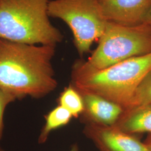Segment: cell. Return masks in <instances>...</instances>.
Instances as JSON below:
<instances>
[{
    "instance_id": "6da1fadb",
    "label": "cell",
    "mask_w": 151,
    "mask_h": 151,
    "mask_svg": "<svg viewBox=\"0 0 151 151\" xmlns=\"http://www.w3.org/2000/svg\"><path fill=\"white\" fill-rule=\"evenodd\" d=\"M55 47L0 38V88L17 99H39L53 91L58 85L52 65Z\"/></svg>"
},
{
    "instance_id": "7a4b0ae2",
    "label": "cell",
    "mask_w": 151,
    "mask_h": 151,
    "mask_svg": "<svg viewBox=\"0 0 151 151\" xmlns=\"http://www.w3.org/2000/svg\"><path fill=\"white\" fill-rule=\"evenodd\" d=\"M151 70V53L133 57L101 70L72 68V86L79 92L96 95L128 108L138 87Z\"/></svg>"
},
{
    "instance_id": "3957f363",
    "label": "cell",
    "mask_w": 151,
    "mask_h": 151,
    "mask_svg": "<svg viewBox=\"0 0 151 151\" xmlns=\"http://www.w3.org/2000/svg\"><path fill=\"white\" fill-rule=\"evenodd\" d=\"M51 0H0V38L32 45H55L63 35L51 23Z\"/></svg>"
},
{
    "instance_id": "277c9868",
    "label": "cell",
    "mask_w": 151,
    "mask_h": 151,
    "mask_svg": "<svg viewBox=\"0 0 151 151\" xmlns=\"http://www.w3.org/2000/svg\"><path fill=\"white\" fill-rule=\"evenodd\" d=\"M96 49L86 60H78L72 68L101 70L133 57L151 53V27L142 23L126 26L108 21Z\"/></svg>"
},
{
    "instance_id": "5b68a950",
    "label": "cell",
    "mask_w": 151,
    "mask_h": 151,
    "mask_svg": "<svg viewBox=\"0 0 151 151\" xmlns=\"http://www.w3.org/2000/svg\"><path fill=\"white\" fill-rule=\"evenodd\" d=\"M48 15L63 21L70 29L73 43L81 57L90 52L108 22L99 0H51Z\"/></svg>"
},
{
    "instance_id": "8992f818",
    "label": "cell",
    "mask_w": 151,
    "mask_h": 151,
    "mask_svg": "<svg viewBox=\"0 0 151 151\" xmlns=\"http://www.w3.org/2000/svg\"><path fill=\"white\" fill-rule=\"evenodd\" d=\"M84 132L99 151H150L134 135L125 133L114 125L89 122Z\"/></svg>"
},
{
    "instance_id": "52a82bcc",
    "label": "cell",
    "mask_w": 151,
    "mask_h": 151,
    "mask_svg": "<svg viewBox=\"0 0 151 151\" xmlns=\"http://www.w3.org/2000/svg\"><path fill=\"white\" fill-rule=\"evenodd\" d=\"M109 22L126 26L143 23L151 7V0H99Z\"/></svg>"
},
{
    "instance_id": "ba28073f",
    "label": "cell",
    "mask_w": 151,
    "mask_h": 151,
    "mask_svg": "<svg viewBox=\"0 0 151 151\" xmlns=\"http://www.w3.org/2000/svg\"><path fill=\"white\" fill-rule=\"evenodd\" d=\"M80 93L84 103L83 113L86 114L90 122L113 125L124 111L120 105L104 97L89 93Z\"/></svg>"
},
{
    "instance_id": "9c48e42d",
    "label": "cell",
    "mask_w": 151,
    "mask_h": 151,
    "mask_svg": "<svg viewBox=\"0 0 151 151\" xmlns=\"http://www.w3.org/2000/svg\"><path fill=\"white\" fill-rule=\"evenodd\" d=\"M115 127L130 134H151V105L124 110Z\"/></svg>"
},
{
    "instance_id": "30bf717a",
    "label": "cell",
    "mask_w": 151,
    "mask_h": 151,
    "mask_svg": "<svg viewBox=\"0 0 151 151\" xmlns=\"http://www.w3.org/2000/svg\"><path fill=\"white\" fill-rule=\"evenodd\" d=\"M72 118L70 113L62 106L54 108L46 116L45 124L38 138L39 143H44L53 130L68 124Z\"/></svg>"
},
{
    "instance_id": "8fae6325",
    "label": "cell",
    "mask_w": 151,
    "mask_h": 151,
    "mask_svg": "<svg viewBox=\"0 0 151 151\" xmlns=\"http://www.w3.org/2000/svg\"><path fill=\"white\" fill-rule=\"evenodd\" d=\"M60 106L68 110L72 117L77 118L85 110L83 98L81 93L72 85L65 88L59 97Z\"/></svg>"
},
{
    "instance_id": "7c38bea8",
    "label": "cell",
    "mask_w": 151,
    "mask_h": 151,
    "mask_svg": "<svg viewBox=\"0 0 151 151\" xmlns=\"http://www.w3.org/2000/svg\"><path fill=\"white\" fill-rule=\"evenodd\" d=\"M149 105H151V70L141 82L125 110Z\"/></svg>"
},
{
    "instance_id": "4fadbf2b",
    "label": "cell",
    "mask_w": 151,
    "mask_h": 151,
    "mask_svg": "<svg viewBox=\"0 0 151 151\" xmlns=\"http://www.w3.org/2000/svg\"><path fill=\"white\" fill-rule=\"evenodd\" d=\"M16 99L8 92L4 91L0 88V140L2 138L4 129V114L6 106Z\"/></svg>"
},
{
    "instance_id": "5bb4252c",
    "label": "cell",
    "mask_w": 151,
    "mask_h": 151,
    "mask_svg": "<svg viewBox=\"0 0 151 151\" xmlns=\"http://www.w3.org/2000/svg\"><path fill=\"white\" fill-rule=\"evenodd\" d=\"M143 23L147 24L151 27V6L150 10L148 11V12L147 13L146 17L145 19V20L143 22Z\"/></svg>"
},
{
    "instance_id": "9a60e30c",
    "label": "cell",
    "mask_w": 151,
    "mask_h": 151,
    "mask_svg": "<svg viewBox=\"0 0 151 151\" xmlns=\"http://www.w3.org/2000/svg\"><path fill=\"white\" fill-rule=\"evenodd\" d=\"M145 143L146 144V146L148 147V148H149L150 151H151V134H150V136L147 139V140L145 142Z\"/></svg>"
},
{
    "instance_id": "2e32d148",
    "label": "cell",
    "mask_w": 151,
    "mask_h": 151,
    "mask_svg": "<svg viewBox=\"0 0 151 151\" xmlns=\"http://www.w3.org/2000/svg\"><path fill=\"white\" fill-rule=\"evenodd\" d=\"M69 151H78V147L77 145H74L72 146L71 148Z\"/></svg>"
},
{
    "instance_id": "e0dca14e",
    "label": "cell",
    "mask_w": 151,
    "mask_h": 151,
    "mask_svg": "<svg viewBox=\"0 0 151 151\" xmlns=\"http://www.w3.org/2000/svg\"><path fill=\"white\" fill-rule=\"evenodd\" d=\"M2 151V150H1V147H0V151Z\"/></svg>"
},
{
    "instance_id": "ac0fdd59",
    "label": "cell",
    "mask_w": 151,
    "mask_h": 151,
    "mask_svg": "<svg viewBox=\"0 0 151 151\" xmlns=\"http://www.w3.org/2000/svg\"><path fill=\"white\" fill-rule=\"evenodd\" d=\"M3 151V150H2V151Z\"/></svg>"
}]
</instances>
